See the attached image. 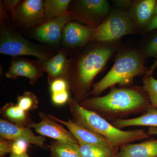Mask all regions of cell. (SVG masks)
<instances>
[{
  "label": "cell",
  "instance_id": "1",
  "mask_svg": "<svg viewBox=\"0 0 157 157\" xmlns=\"http://www.w3.org/2000/svg\"><path fill=\"white\" fill-rule=\"evenodd\" d=\"M79 104L111 122L132 114H143L151 106L143 88L137 86H113L106 95L88 98Z\"/></svg>",
  "mask_w": 157,
  "mask_h": 157
},
{
  "label": "cell",
  "instance_id": "2",
  "mask_svg": "<svg viewBox=\"0 0 157 157\" xmlns=\"http://www.w3.org/2000/svg\"><path fill=\"white\" fill-rule=\"evenodd\" d=\"M113 51L112 47L96 45L70 59L67 80L78 103L89 98L94 79L104 69Z\"/></svg>",
  "mask_w": 157,
  "mask_h": 157
},
{
  "label": "cell",
  "instance_id": "3",
  "mask_svg": "<svg viewBox=\"0 0 157 157\" xmlns=\"http://www.w3.org/2000/svg\"><path fill=\"white\" fill-rule=\"evenodd\" d=\"M73 120L76 123L106 138L113 148L147 139L149 135L142 129L123 131L96 113L82 107L74 99L68 102Z\"/></svg>",
  "mask_w": 157,
  "mask_h": 157
},
{
  "label": "cell",
  "instance_id": "4",
  "mask_svg": "<svg viewBox=\"0 0 157 157\" xmlns=\"http://www.w3.org/2000/svg\"><path fill=\"white\" fill-rule=\"evenodd\" d=\"M144 57L136 51H127L120 55L106 76L93 85L90 94L97 97L108 88L117 84L127 87L132 84L136 76L146 75L148 70L144 66Z\"/></svg>",
  "mask_w": 157,
  "mask_h": 157
},
{
  "label": "cell",
  "instance_id": "5",
  "mask_svg": "<svg viewBox=\"0 0 157 157\" xmlns=\"http://www.w3.org/2000/svg\"><path fill=\"white\" fill-rule=\"evenodd\" d=\"M1 23L0 53L13 57L32 56L42 61L52 57L43 47L25 39L2 21Z\"/></svg>",
  "mask_w": 157,
  "mask_h": 157
},
{
  "label": "cell",
  "instance_id": "6",
  "mask_svg": "<svg viewBox=\"0 0 157 157\" xmlns=\"http://www.w3.org/2000/svg\"><path fill=\"white\" fill-rule=\"evenodd\" d=\"M136 26L130 13L116 9L95 28L91 41L99 43L113 42L134 33Z\"/></svg>",
  "mask_w": 157,
  "mask_h": 157
},
{
  "label": "cell",
  "instance_id": "7",
  "mask_svg": "<svg viewBox=\"0 0 157 157\" xmlns=\"http://www.w3.org/2000/svg\"><path fill=\"white\" fill-rule=\"evenodd\" d=\"M69 12L72 19L96 28L106 19L109 10L106 0H80L75 1Z\"/></svg>",
  "mask_w": 157,
  "mask_h": 157
},
{
  "label": "cell",
  "instance_id": "8",
  "mask_svg": "<svg viewBox=\"0 0 157 157\" xmlns=\"http://www.w3.org/2000/svg\"><path fill=\"white\" fill-rule=\"evenodd\" d=\"M27 28L39 26L46 21L44 1L42 0L21 1L16 9L15 21Z\"/></svg>",
  "mask_w": 157,
  "mask_h": 157
},
{
  "label": "cell",
  "instance_id": "9",
  "mask_svg": "<svg viewBox=\"0 0 157 157\" xmlns=\"http://www.w3.org/2000/svg\"><path fill=\"white\" fill-rule=\"evenodd\" d=\"M71 19L69 12L61 17L45 21L35 29V37L40 42L44 43L50 45L58 44L62 39L65 26Z\"/></svg>",
  "mask_w": 157,
  "mask_h": 157
},
{
  "label": "cell",
  "instance_id": "10",
  "mask_svg": "<svg viewBox=\"0 0 157 157\" xmlns=\"http://www.w3.org/2000/svg\"><path fill=\"white\" fill-rule=\"evenodd\" d=\"M39 117L41 121L39 123H32L29 128H33L42 136L50 137L57 141L78 144V140L73 134L61 125L59 124L44 113H39Z\"/></svg>",
  "mask_w": 157,
  "mask_h": 157
},
{
  "label": "cell",
  "instance_id": "11",
  "mask_svg": "<svg viewBox=\"0 0 157 157\" xmlns=\"http://www.w3.org/2000/svg\"><path fill=\"white\" fill-rule=\"evenodd\" d=\"M43 72L40 61L31 60L15 56L12 59L6 76L11 79H16L19 76L26 77L29 80L30 84L33 85L43 75Z\"/></svg>",
  "mask_w": 157,
  "mask_h": 157
},
{
  "label": "cell",
  "instance_id": "12",
  "mask_svg": "<svg viewBox=\"0 0 157 157\" xmlns=\"http://www.w3.org/2000/svg\"><path fill=\"white\" fill-rule=\"evenodd\" d=\"M0 137L7 140H25L39 147L46 146V139L43 136H36L30 128L17 125L4 119L0 120Z\"/></svg>",
  "mask_w": 157,
  "mask_h": 157
},
{
  "label": "cell",
  "instance_id": "13",
  "mask_svg": "<svg viewBox=\"0 0 157 157\" xmlns=\"http://www.w3.org/2000/svg\"><path fill=\"white\" fill-rule=\"evenodd\" d=\"M95 28L77 21H70L64 29L63 42L65 46L70 48L83 46L91 41Z\"/></svg>",
  "mask_w": 157,
  "mask_h": 157
},
{
  "label": "cell",
  "instance_id": "14",
  "mask_svg": "<svg viewBox=\"0 0 157 157\" xmlns=\"http://www.w3.org/2000/svg\"><path fill=\"white\" fill-rule=\"evenodd\" d=\"M48 116L57 122L66 126L78 140V144H88L113 148L106 138L78 124L73 120L69 119L67 121H64L58 118L52 114H48Z\"/></svg>",
  "mask_w": 157,
  "mask_h": 157
},
{
  "label": "cell",
  "instance_id": "15",
  "mask_svg": "<svg viewBox=\"0 0 157 157\" xmlns=\"http://www.w3.org/2000/svg\"><path fill=\"white\" fill-rule=\"evenodd\" d=\"M39 61L43 71L48 74L49 84L58 78L67 79L70 59L67 58V54L64 51H60L55 56L47 60Z\"/></svg>",
  "mask_w": 157,
  "mask_h": 157
},
{
  "label": "cell",
  "instance_id": "16",
  "mask_svg": "<svg viewBox=\"0 0 157 157\" xmlns=\"http://www.w3.org/2000/svg\"><path fill=\"white\" fill-rule=\"evenodd\" d=\"M116 157H157V139L122 145Z\"/></svg>",
  "mask_w": 157,
  "mask_h": 157
},
{
  "label": "cell",
  "instance_id": "17",
  "mask_svg": "<svg viewBox=\"0 0 157 157\" xmlns=\"http://www.w3.org/2000/svg\"><path fill=\"white\" fill-rule=\"evenodd\" d=\"M157 7L156 0H141L134 2L130 15L135 25L147 28L154 15Z\"/></svg>",
  "mask_w": 157,
  "mask_h": 157
},
{
  "label": "cell",
  "instance_id": "18",
  "mask_svg": "<svg viewBox=\"0 0 157 157\" xmlns=\"http://www.w3.org/2000/svg\"><path fill=\"white\" fill-rule=\"evenodd\" d=\"M111 123L119 129L133 126L157 127V109L150 107L146 112L138 117L118 119Z\"/></svg>",
  "mask_w": 157,
  "mask_h": 157
},
{
  "label": "cell",
  "instance_id": "19",
  "mask_svg": "<svg viewBox=\"0 0 157 157\" xmlns=\"http://www.w3.org/2000/svg\"><path fill=\"white\" fill-rule=\"evenodd\" d=\"M1 114L8 121L17 125L29 128L33 122L27 112L24 111L17 104L13 103L6 104L1 109Z\"/></svg>",
  "mask_w": 157,
  "mask_h": 157
},
{
  "label": "cell",
  "instance_id": "20",
  "mask_svg": "<svg viewBox=\"0 0 157 157\" xmlns=\"http://www.w3.org/2000/svg\"><path fill=\"white\" fill-rule=\"evenodd\" d=\"M48 147L51 157H82L77 144L56 140L52 141Z\"/></svg>",
  "mask_w": 157,
  "mask_h": 157
},
{
  "label": "cell",
  "instance_id": "21",
  "mask_svg": "<svg viewBox=\"0 0 157 157\" xmlns=\"http://www.w3.org/2000/svg\"><path fill=\"white\" fill-rule=\"evenodd\" d=\"M70 0H45L44 1L46 20L61 17L69 13Z\"/></svg>",
  "mask_w": 157,
  "mask_h": 157
},
{
  "label": "cell",
  "instance_id": "22",
  "mask_svg": "<svg viewBox=\"0 0 157 157\" xmlns=\"http://www.w3.org/2000/svg\"><path fill=\"white\" fill-rule=\"evenodd\" d=\"M78 144L82 157H116L119 151L106 147Z\"/></svg>",
  "mask_w": 157,
  "mask_h": 157
},
{
  "label": "cell",
  "instance_id": "23",
  "mask_svg": "<svg viewBox=\"0 0 157 157\" xmlns=\"http://www.w3.org/2000/svg\"><path fill=\"white\" fill-rule=\"evenodd\" d=\"M143 82L142 88L147 94L151 107L157 109V79L151 75L145 76Z\"/></svg>",
  "mask_w": 157,
  "mask_h": 157
},
{
  "label": "cell",
  "instance_id": "24",
  "mask_svg": "<svg viewBox=\"0 0 157 157\" xmlns=\"http://www.w3.org/2000/svg\"><path fill=\"white\" fill-rule=\"evenodd\" d=\"M37 96L32 92L25 91L17 98V105L26 112L33 110L38 107Z\"/></svg>",
  "mask_w": 157,
  "mask_h": 157
},
{
  "label": "cell",
  "instance_id": "25",
  "mask_svg": "<svg viewBox=\"0 0 157 157\" xmlns=\"http://www.w3.org/2000/svg\"><path fill=\"white\" fill-rule=\"evenodd\" d=\"M49 84L51 94L68 90L70 88L67 80L64 78L55 79Z\"/></svg>",
  "mask_w": 157,
  "mask_h": 157
},
{
  "label": "cell",
  "instance_id": "26",
  "mask_svg": "<svg viewBox=\"0 0 157 157\" xmlns=\"http://www.w3.org/2000/svg\"><path fill=\"white\" fill-rule=\"evenodd\" d=\"M29 144L25 140H13L11 154L21 155L27 152Z\"/></svg>",
  "mask_w": 157,
  "mask_h": 157
},
{
  "label": "cell",
  "instance_id": "27",
  "mask_svg": "<svg viewBox=\"0 0 157 157\" xmlns=\"http://www.w3.org/2000/svg\"><path fill=\"white\" fill-rule=\"evenodd\" d=\"M70 98L68 90L51 94L52 101L57 106H62L68 103Z\"/></svg>",
  "mask_w": 157,
  "mask_h": 157
},
{
  "label": "cell",
  "instance_id": "28",
  "mask_svg": "<svg viewBox=\"0 0 157 157\" xmlns=\"http://www.w3.org/2000/svg\"><path fill=\"white\" fill-rule=\"evenodd\" d=\"M144 56L157 59V34L151 38L144 51Z\"/></svg>",
  "mask_w": 157,
  "mask_h": 157
},
{
  "label": "cell",
  "instance_id": "29",
  "mask_svg": "<svg viewBox=\"0 0 157 157\" xmlns=\"http://www.w3.org/2000/svg\"><path fill=\"white\" fill-rule=\"evenodd\" d=\"M20 2L19 0H6L2 2L4 9L9 12L13 21H15L16 7Z\"/></svg>",
  "mask_w": 157,
  "mask_h": 157
},
{
  "label": "cell",
  "instance_id": "30",
  "mask_svg": "<svg viewBox=\"0 0 157 157\" xmlns=\"http://www.w3.org/2000/svg\"><path fill=\"white\" fill-rule=\"evenodd\" d=\"M13 140L0 138V157H5L11 153Z\"/></svg>",
  "mask_w": 157,
  "mask_h": 157
},
{
  "label": "cell",
  "instance_id": "31",
  "mask_svg": "<svg viewBox=\"0 0 157 157\" xmlns=\"http://www.w3.org/2000/svg\"><path fill=\"white\" fill-rule=\"evenodd\" d=\"M156 29H157V7L154 17L149 25L146 28V30L147 32H150V31Z\"/></svg>",
  "mask_w": 157,
  "mask_h": 157
},
{
  "label": "cell",
  "instance_id": "32",
  "mask_svg": "<svg viewBox=\"0 0 157 157\" xmlns=\"http://www.w3.org/2000/svg\"><path fill=\"white\" fill-rule=\"evenodd\" d=\"M147 133L149 135H157V127H150Z\"/></svg>",
  "mask_w": 157,
  "mask_h": 157
},
{
  "label": "cell",
  "instance_id": "33",
  "mask_svg": "<svg viewBox=\"0 0 157 157\" xmlns=\"http://www.w3.org/2000/svg\"><path fill=\"white\" fill-rule=\"evenodd\" d=\"M116 3L118 4L119 6H121V7H125V6H129V5L132 4V2L131 1H116Z\"/></svg>",
  "mask_w": 157,
  "mask_h": 157
},
{
  "label": "cell",
  "instance_id": "34",
  "mask_svg": "<svg viewBox=\"0 0 157 157\" xmlns=\"http://www.w3.org/2000/svg\"><path fill=\"white\" fill-rule=\"evenodd\" d=\"M157 67V59L155 61L154 63L153 64L152 66H151L150 69L148 70V72L147 73L146 76H149V75H151L152 73H153V71H154L155 68Z\"/></svg>",
  "mask_w": 157,
  "mask_h": 157
},
{
  "label": "cell",
  "instance_id": "35",
  "mask_svg": "<svg viewBox=\"0 0 157 157\" xmlns=\"http://www.w3.org/2000/svg\"><path fill=\"white\" fill-rule=\"evenodd\" d=\"M10 157H30L28 154L27 152L21 155H15L14 154H11Z\"/></svg>",
  "mask_w": 157,
  "mask_h": 157
}]
</instances>
